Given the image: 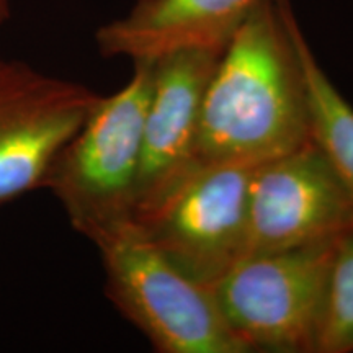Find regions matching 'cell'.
<instances>
[{
    "label": "cell",
    "instance_id": "1",
    "mask_svg": "<svg viewBox=\"0 0 353 353\" xmlns=\"http://www.w3.org/2000/svg\"><path fill=\"white\" fill-rule=\"evenodd\" d=\"M301 33L290 0H262L232 34L203 97L198 164L257 165L307 143Z\"/></svg>",
    "mask_w": 353,
    "mask_h": 353
},
{
    "label": "cell",
    "instance_id": "2",
    "mask_svg": "<svg viewBox=\"0 0 353 353\" xmlns=\"http://www.w3.org/2000/svg\"><path fill=\"white\" fill-rule=\"evenodd\" d=\"M126 85L99 97L87 120L44 176L79 234L97 245L134 221L144 120L154 82V59L132 61Z\"/></svg>",
    "mask_w": 353,
    "mask_h": 353
},
{
    "label": "cell",
    "instance_id": "3",
    "mask_svg": "<svg viewBox=\"0 0 353 353\" xmlns=\"http://www.w3.org/2000/svg\"><path fill=\"white\" fill-rule=\"evenodd\" d=\"M105 293L159 353H249L224 321L213 288L180 272L134 223L95 245Z\"/></svg>",
    "mask_w": 353,
    "mask_h": 353
},
{
    "label": "cell",
    "instance_id": "4",
    "mask_svg": "<svg viewBox=\"0 0 353 353\" xmlns=\"http://www.w3.org/2000/svg\"><path fill=\"white\" fill-rule=\"evenodd\" d=\"M337 242L250 255L213 286L249 353H316Z\"/></svg>",
    "mask_w": 353,
    "mask_h": 353
},
{
    "label": "cell",
    "instance_id": "5",
    "mask_svg": "<svg viewBox=\"0 0 353 353\" xmlns=\"http://www.w3.org/2000/svg\"><path fill=\"white\" fill-rule=\"evenodd\" d=\"M254 165H200L134 224L174 267L213 286L247 255V203Z\"/></svg>",
    "mask_w": 353,
    "mask_h": 353
},
{
    "label": "cell",
    "instance_id": "6",
    "mask_svg": "<svg viewBox=\"0 0 353 353\" xmlns=\"http://www.w3.org/2000/svg\"><path fill=\"white\" fill-rule=\"evenodd\" d=\"M353 232V196L311 143L254 165L247 255L341 241Z\"/></svg>",
    "mask_w": 353,
    "mask_h": 353
},
{
    "label": "cell",
    "instance_id": "7",
    "mask_svg": "<svg viewBox=\"0 0 353 353\" xmlns=\"http://www.w3.org/2000/svg\"><path fill=\"white\" fill-rule=\"evenodd\" d=\"M99 97L81 83L0 59V205L43 188L52 161Z\"/></svg>",
    "mask_w": 353,
    "mask_h": 353
},
{
    "label": "cell",
    "instance_id": "8",
    "mask_svg": "<svg viewBox=\"0 0 353 353\" xmlns=\"http://www.w3.org/2000/svg\"><path fill=\"white\" fill-rule=\"evenodd\" d=\"M221 52L188 48L154 59L134 221L157 208L200 167L196 148L201 103Z\"/></svg>",
    "mask_w": 353,
    "mask_h": 353
},
{
    "label": "cell",
    "instance_id": "9",
    "mask_svg": "<svg viewBox=\"0 0 353 353\" xmlns=\"http://www.w3.org/2000/svg\"><path fill=\"white\" fill-rule=\"evenodd\" d=\"M262 0H136L97 32L105 57L156 59L176 50L223 51Z\"/></svg>",
    "mask_w": 353,
    "mask_h": 353
},
{
    "label": "cell",
    "instance_id": "10",
    "mask_svg": "<svg viewBox=\"0 0 353 353\" xmlns=\"http://www.w3.org/2000/svg\"><path fill=\"white\" fill-rule=\"evenodd\" d=\"M299 54L307 90L309 139L353 196V107L325 76L304 33Z\"/></svg>",
    "mask_w": 353,
    "mask_h": 353
},
{
    "label": "cell",
    "instance_id": "11",
    "mask_svg": "<svg viewBox=\"0 0 353 353\" xmlns=\"http://www.w3.org/2000/svg\"><path fill=\"white\" fill-rule=\"evenodd\" d=\"M316 353H353V232L335 247Z\"/></svg>",
    "mask_w": 353,
    "mask_h": 353
},
{
    "label": "cell",
    "instance_id": "12",
    "mask_svg": "<svg viewBox=\"0 0 353 353\" xmlns=\"http://www.w3.org/2000/svg\"><path fill=\"white\" fill-rule=\"evenodd\" d=\"M13 0H0V25L10 17Z\"/></svg>",
    "mask_w": 353,
    "mask_h": 353
}]
</instances>
